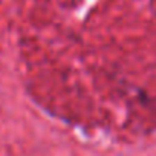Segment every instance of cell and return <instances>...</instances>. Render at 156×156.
<instances>
[]
</instances>
